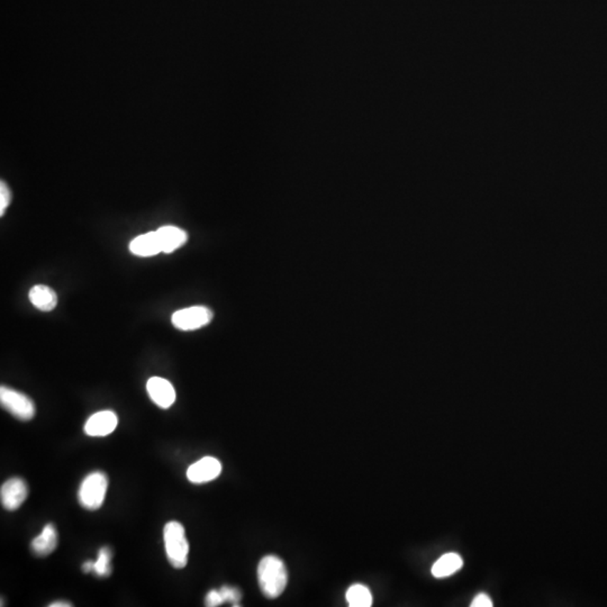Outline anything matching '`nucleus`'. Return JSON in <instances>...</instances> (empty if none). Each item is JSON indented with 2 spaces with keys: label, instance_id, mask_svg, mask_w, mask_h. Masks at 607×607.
<instances>
[{
  "label": "nucleus",
  "instance_id": "f257e3e1",
  "mask_svg": "<svg viewBox=\"0 0 607 607\" xmlns=\"http://www.w3.org/2000/svg\"><path fill=\"white\" fill-rule=\"evenodd\" d=\"M260 588L268 598H277L287 586L288 574L283 560L276 556H266L258 567Z\"/></svg>",
  "mask_w": 607,
  "mask_h": 607
},
{
  "label": "nucleus",
  "instance_id": "f03ea898",
  "mask_svg": "<svg viewBox=\"0 0 607 607\" xmlns=\"http://www.w3.org/2000/svg\"><path fill=\"white\" fill-rule=\"evenodd\" d=\"M165 554L171 566L176 569L186 567L190 554V544L187 541L186 531L182 523L171 521L163 530Z\"/></svg>",
  "mask_w": 607,
  "mask_h": 607
},
{
  "label": "nucleus",
  "instance_id": "7ed1b4c3",
  "mask_svg": "<svg viewBox=\"0 0 607 607\" xmlns=\"http://www.w3.org/2000/svg\"><path fill=\"white\" fill-rule=\"evenodd\" d=\"M108 478L101 472H91L81 482L78 498L81 506L89 511H96L106 497Z\"/></svg>",
  "mask_w": 607,
  "mask_h": 607
},
{
  "label": "nucleus",
  "instance_id": "20e7f679",
  "mask_svg": "<svg viewBox=\"0 0 607 607\" xmlns=\"http://www.w3.org/2000/svg\"><path fill=\"white\" fill-rule=\"evenodd\" d=\"M0 404L1 408L16 417L19 421H31L35 415L34 402L30 397L17 392L9 387H0Z\"/></svg>",
  "mask_w": 607,
  "mask_h": 607
},
{
  "label": "nucleus",
  "instance_id": "39448f33",
  "mask_svg": "<svg viewBox=\"0 0 607 607\" xmlns=\"http://www.w3.org/2000/svg\"><path fill=\"white\" fill-rule=\"evenodd\" d=\"M214 313L206 306H192L173 313L171 322L182 331H194L204 328L213 320Z\"/></svg>",
  "mask_w": 607,
  "mask_h": 607
},
{
  "label": "nucleus",
  "instance_id": "423d86ee",
  "mask_svg": "<svg viewBox=\"0 0 607 607\" xmlns=\"http://www.w3.org/2000/svg\"><path fill=\"white\" fill-rule=\"evenodd\" d=\"M28 495L26 482L19 477H14L4 482L0 489V499L4 509L16 511L23 505Z\"/></svg>",
  "mask_w": 607,
  "mask_h": 607
},
{
  "label": "nucleus",
  "instance_id": "0eeeda50",
  "mask_svg": "<svg viewBox=\"0 0 607 607\" xmlns=\"http://www.w3.org/2000/svg\"><path fill=\"white\" fill-rule=\"evenodd\" d=\"M222 464L213 457H205L188 468L187 478L192 484H205L221 474Z\"/></svg>",
  "mask_w": 607,
  "mask_h": 607
},
{
  "label": "nucleus",
  "instance_id": "6e6552de",
  "mask_svg": "<svg viewBox=\"0 0 607 607\" xmlns=\"http://www.w3.org/2000/svg\"><path fill=\"white\" fill-rule=\"evenodd\" d=\"M147 394L152 402L161 408H169L176 402V390L170 381L160 377H152L147 384Z\"/></svg>",
  "mask_w": 607,
  "mask_h": 607
},
{
  "label": "nucleus",
  "instance_id": "1a4fd4ad",
  "mask_svg": "<svg viewBox=\"0 0 607 607\" xmlns=\"http://www.w3.org/2000/svg\"><path fill=\"white\" fill-rule=\"evenodd\" d=\"M118 418L112 410H101L93 414L85 424V433L89 437H106L115 431Z\"/></svg>",
  "mask_w": 607,
  "mask_h": 607
},
{
  "label": "nucleus",
  "instance_id": "9d476101",
  "mask_svg": "<svg viewBox=\"0 0 607 607\" xmlns=\"http://www.w3.org/2000/svg\"><path fill=\"white\" fill-rule=\"evenodd\" d=\"M157 239L160 241L161 250L163 253H172L182 248L188 240L186 231L176 227H162L155 231Z\"/></svg>",
  "mask_w": 607,
  "mask_h": 607
},
{
  "label": "nucleus",
  "instance_id": "9b49d317",
  "mask_svg": "<svg viewBox=\"0 0 607 607\" xmlns=\"http://www.w3.org/2000/svg\"><path fill=\"white\" fill-rule=\"evenodd\" d=\"M58 546V532L53 524H46L40 536L31 544L33 554L38 556H46L56 550Z\"/></svg>",
  "mask_w": 607,
  "mask_h": 607
},
{
  "label": "nucleus",
  "instance_id": "f8f14e48",
  "mask_svg": "<svg viewBox=\"0 0 607 607\" xmlns=\"http://www.w3.org/2000/svg\"><path fill=\"white\" fill-rule=\"evenodd\" d=\"M28 299L35 308L42 312H51L58 305V296L52 288L46 285H36L28 294Z\"/></svg>",
  "mask_w": 607,
  "mask_h": 607
},
{
  "label": "nucleus",
  "instance_id": "ddd939ff",
  "mask_svg": "<svg viewBox=\"0 0 607 607\" xmlns=\"http://www.w3.org/2000/svg\"><path fill=\"white\" fill-rule=\"evenodd\" d=\"M130 251L135 256H157L159 253L162 252L157 232H149L147 234L135 237L130 243Z\"/></svg>",
  "mask_w": 607,
  "mask_h": 607
},
{
  "label": "nucleus",
  "instance_id": "4468645a",
  "mask_svg": "<svg viewBox=\"0 0 607 607\" xmlns=\"http://www.w3.org/2000/svg\"><path fill=\"white\" fill-rule=\"evenodd\" d=\"M462 566H464V561L459 554H447L441 556L433 565L432 575L435 578L449 577L460 570Z\"/></svg>",
  "mask_w": 607,
  "mask_h": 607
},
{
  "label": "nucleus",
  "instance_id": "2eb2a0df",
  "mask_svg": "<svg viewBox=\"0 0 607 607\" xmlns=\"http://www.w3.org/2000/svg\"><path fill=\"white\" fill-rule=\"evenodd\" d=\"M346 601L351 607H369L373 605V595L367 586L356 583L346 591Z\"/></svg>",
  "mask_w": 607,
  "mask_h": 607
},
{
  "label": "nucleus",
  "instance_id": "dca6fc26",
  "mask_svg": "<svg viewBox=\"0 0 607 607\" xmlns=\"http://www.w3.org/2000/svg\"><path fill=\"white\" fill-rule=\"evenodd\" d=\"M112 551L110 548L104 546L98 552V559L93 561V573L96 574L98 577H107L112 574Z\"/></svg>",
  "mask_w": 607,
  "mask_h": 607
},
{
  "label": "nucleus",
  "instance_id": "f3484780",
  "mask_svg": "<svg viewBox=\"0 0 607 607\" xmlns=\"http://www.w3.org/2000/svg\"><path fill=\"white\" fill-rule=\"evenodd\" d=\"M219 591H221L224 602L232 603L234 606H237V603L240 602L241 597H242L241 591L234 588V587L223 586L219 589Z\"/></svg>",
  "mask_w": 607,
  "mask_h": 607
},
{
  "label": "nucleus",
  "instance_id": "a211bd4d",
  "mask_svg": "<svg viewBox=\"0 0 607 607\" xmlns=\"http://www.w3.org/2000/svg\"><path fill=\"white\" fill-rule=\"evenodd\" d=\"M11 200V192L5 182L0 184V215L3 216Z\"/></svg>",
  "mask_w": 607,
  "mask_h": 607
},
{
  "label": "nucleus",
  "instance_id": "6ab92c4d",
  "mask_svg": "<svg viewBox=\"0 0 607 607\" xmlns=\"http://www.w3.org/2000/svg\"><path fill=\"white\" fill-rule=\"evenodd\" d=\"M205 602L206 606L208 607H216L223 604L224 599L223 597H222L219 589V591L213 589V591H209L207 596H206Z\"/></svg>",
  "mask_w": 607,
  "mask_h": 607
},
{
  "label": "nucleus",
  "instance_id": "aec40b11",
  "mask_svg": "<svg viewBox=\"0 0 607 607\" xmlns=\"http://www.w3.org/2000/svg\"><path fill=\"white\" fill-rule=\"evenodd\" d=\"M493 602H492V599L487 596L486 594H479L478 596L474 597V601H472L470 606L472 607H492L493 606Z\"/></svg>",
  "mask_w": 607,
  "mask_h": 607
},
{
  "label": "nucleus",
  "instance_id": "412c9836",
  "mask_svg": "<svg viewBox=\"0 0 607 607\" xmlns=\"http://www.w3.org/2000/svg\"><path fill=\"white\" fill-rule=\"evenodd\" d=\"M93 568V561H85L83 565V573H91Z\"/></svg>",
  "mask_w": 607,
  "mask_h": 607
},
{
  "label": "nucleus",
  "instance_id": "4be33fe9",
  "mask_svg": "<svg viewBox=\"0 0 607 607\" xmlns=\"http://www.w3.org/2000/svg\"><path fill=\"white\" fill-rule=\"evenodd\" d=\"M50 606L51 607H70V606H72V605L70 604L69 602H62V601H60V602L52 603V604H50Z\"/></svg>",
  "mask_w": 607,
  "mask_h": 607
}]
</instances>
